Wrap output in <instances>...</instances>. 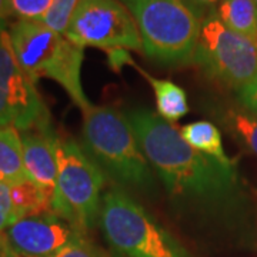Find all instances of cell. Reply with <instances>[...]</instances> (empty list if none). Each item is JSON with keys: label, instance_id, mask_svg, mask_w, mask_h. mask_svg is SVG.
<instances>
[{"label": "cell", "instance_id": "17", "mask_svg": "<svg viewBox=\"0 0 257 257\" xmlns=\"http://www.w3.org/2000/svg\"><path fill=\"white\" fill-rule=\"evenodd\" d=\"M77 5L79 0H53L49 12L40 22L57 33L64 35L77 9Z\"/></svg>", "mask_w": 257, "mask_h": 257}, {"label": "cell", "instance_id": "5", "mask_svg": "<svg viewBox=\"0 0 257 257\" xmlns=\"http://www.w3.org/2000/svg\"><path fill=\"white\" fill-rule=\"evenodd\" d=\"M138 25L143 52L165 64L193 60L202 20L182 0H120Z\"/></svg>", "mask_w": 257, "mask_h": 257}, {"label": "cell", "instance_id": "18", "mask_svg": "<svg viewBox=\"0 0 257 257\" xmlns=\"http://www.w3.org/2000/svg\"><path fill=\"white\" fill-rule=\"evenodd\" d=\"M52 3L53 0H8L9 16L19 20H42Z\"/></svg>", "mask_w": 257, "mask_h": 257}, {"label": "cell", "instance_id": "27", "mask_svg": "<svg viewBox=\"0 0 257 257\" xmlns=\"http://www.w3.org/2000/svg\"><path fill=\"white\" fill-rule=\"evenodd\" d=\"M15 257H18V256H16V254H15Z\"/></svg>", "mask_w": 257, "mask_h": 257}, {"label": "cell", "instance_id": "11", "mask_svg": "<svg viewBox=\"0 0 257 257\" xmlns=\"http://www.w3.org/2000/svg\"><path fill=\"white\" fill-rule=\"evenodd\" d=\"M20 138L23 145V162L26 176L52 203L57 180L56 132H53L49 124L20 132Z\"/></svg>", "mask_w": 257, "mask_h": 257}, {"label": "cell", "instance_id": "19", "mask_svg": "<svg viewBox=\"0 0 257 257\" xmlns=\"http://www.w3.org/2000/svg\"><path fill=\"white\" fill-rule=\"evenodd\" d=\"M49 257H107L100 247H97L92 240L83 233L74 237L72 241L64 244Z\"/></svg>", "mask_w": 257, "mask_h": 257}, {"label": "cell", "instance_id": "8", "mask_svg": "<svg viewBox=\"0 0 257 257\" xmlns=\"http://www.w3.org/2000/svg\"><path fill=\"white\" fill-rule=\"evenodd\" d=\"M64 36L83 49L143 50L138 25L120 0H79Z\"/></svg>", "mask_w": 257, "mask_h": 257}, {"label": "cell", "instance_id": "15", "mask_svg": "<svg viewBox=\"0 0 257 257\" xmlns=\"http://www.w3.org/2000/svg\"><path fill=\"white\" fill-rule=\"evenodd\" d=\"M216 13L230 30L257 43V5L254 0H223Z\"/></svg>", "mask_w": 257, "mask_h": 257}, {"label": "cell", "instance_id": "2", "mask_svg": "<svg viewBox=\"0 0 257 257\" xmlns=\"http://www.w3.org/2000/svg\"><path fill=\"white\" fill-rule=\"evenodd\" d=\"M9 35L20 67L33 82L52 79L80 110L92 106L82 86L83 47L40 20H18L9 28Z\"/></svg>", "mask_w": 257, "mask_h": 257}, {"label": "cell", "instance_id": "14", "mask_svg": "<svg viewBox=\"0 0 257 257\" xmlns=\"http://www.w3.org/2000/svg\"><path fill=\"white\" fill-rule=\"evenodd\" d=\"M138 70L146 77L147 82L152 84L155 90L157 114L160 117H163L169 123H173L189 113L187 94L180 86H177L176 83L170 80L157 79L155 76L145 73L140 67Z\"/></svg>", "mask_w": 257, "mask_h": 257}, {"label": "cell", "instance_id": "6", "mask_svg": "<svg viewBox=\"0 0 257 257\" xmlns=\"http://www.w3.org/2000/svg\"><path fill=\"white\" fill-rule=\"evenodd\" d=\"M99 223L111 248L124 257H190L145 207L120 189L104 193Z\"/></svg>", "mask_w": 257, "mask_h": 257}, {"label": "cell", "instance_id": "13", "mask_svg": "<svg viewBox=\"0 0 257 257\" xmlns=\"http://www.w3.org/2000/svg\"><path fill=\"white\" fill-rule=\"evenodd\" d=\"M180 135L197 152H200L213 160L219 162L223 166L234 167L231 159L224 152L220 130L213 123L207 121V120L189 123V124L182 127Z\"/></svg>", "mask_w": 257, "mask_h": 257}, {"label": "cell", "instance_id": "24", "mask_svg": "<svg viewBox=\"0 0 257 257\" xmlns=\"http://www.w3.org/2000/svg\"><path fill=\"white\" fill-rule=\"evenodd\" d=\"M10 247L8 244V239H6V234L5 233H0V254L2 253H6L9 251Z\"/></svg>", "mask_w": 257, "mask_h": 257}, {"label": "cell", "instance_id": "16", "mask_svg": "<svg viewBox=\"0 0 257 257\" xmlns=\"http://www.w3.org/2000/svg\"><path fill=\"white\" fill-rule=\"evenodd\" d=\"M227 126L233 135L240 139L248 150L257 156V116L248 110L230 109L226 113Z\"/></svg>", "mask_w": 257, "mask_h": 257}, {"label": "cell", "instance_id": "21", "mask_svg": "<svg viewBox=\"0 0 257 257\" xmlns=\"http://www.w3.org/2000/svg\"><path fill=\"white\" fill-rule=\"evenodd\" d=\"M197 18L203 20L210 13H214L223 0H182Z\"/></svg>", "mask_w": 257, "mask_h": 257}, {"label": "cell", "instance_id": "3", "mask_svg": "<svg viewBox=\"0 0 257 257\" xmlns=\"http://www.w3.org/2000/svg\"><path fill=\"white\" fill-rule=\"evenodd\" d=\"M83 150L120 183L138 189L153 184L150 163L139 145L127 116L111 106H90L83 111Z\"/></svg>", "mask_w": 257, "mask_h": 257}, {"label": "cell", "instance_id": "10", "mask_svg": "<svg viewBox=\"0 0 257 257\" xmlns=\"http://www.w3.org/2000/svg\"><path fill=\"white\" fill-rule=\"evenodd\" d=\"M5 234L10 250L16 256L49 257L83 233L56 213L47 210L19 219Z\"/></svg>", "mask_w": 257, "mask_h": 257}, {"label": "cell", "instance_id": "23", "mask_svg": "<svg viewBox=\"0 0 257 257\" xmlns=\"http://www.w3.org/2000/svg\"><path fill=\"white\" fill-rule=\"evenodd\" d=\"M9 18V6L8 0H0V25L5 23V19Z\"/></svg>", "mask_w": 257, "mask_h": 257}, {"label": "cell", "instance_id": "20", "mask_svg": "<svg viewBox=\"0 0 257 257\" xmlns=\"http://www.w3.org/2000/svg\"><path fill=\"white\" fill-rule=\"evenodd\" d=\"M18 220L19 217L12 199L10 184L0 182V233H5Z\"/></svg>", "mask_w": 257, "mask_h": 257}, {"label": "cell", "instance_id": "22", "mask_svg": "<svg viewBox=\"0 0 257 257\" xmlns=\"http://www.w3.org/2000/svg\"><path fill=\"white\" fill-rule=\"evenodd\" d=\"M239 99L246 110L257 116V77L248 86L239 90Z\"/></svg>", "mask_w": 257, "mask_h": 257}, {"label": "cell", "instance_id": "25", "mask_svg": "<svg viewBox=\"0 0 257 257\" xmlns=\"http://www.w3.org/2000/svg\"><path fill=\"white\" fill-rule=\"evenodd\" d=\"M0 257H15V253H13L12 250H9V251H6V253H2Z\"/></svg>", "mask_w": 257, "mask_h": 257}, {"label": "cell", "instance_id": "12", "mask_svg": "<svg viewBox=\"0 0 257 257\" xmlns=\"http://www.w3.org/2000/svg\"><path fill=\"white\" fill-rule=\"evenodd\" d=\"M25 180H28V176L20 132L10 126L0 127V182L13 186Z\"/></svg>", "mask_w": 257, "mask_h": 257}, {"label": "cell", "instance_id": "26", "mask_svg": "<svg viewBox=\"0 0 257 257\" xmlns=\"http://www.w3.org/2000/svg\"><path fill=\"white\" fill-rule=\"evenodd\" d=\"M254 2H256V5H257V0H254Z\"/></svg>", "mask_w": 257, "mask_h": 257}, {"label": "cell", "instance_id": "7", "mask_svg": "<svg viewBox=\"0 0 257 257\" xmlns=\"http://www.w3.org/2000/svg\"><path fill=\"white\" fill-rule=\"evenodd\" d=\"M193 62L239 92L257 77V43L230 30L214 12L202 20Z\"/></svg>", "mask_w": 257, "mask_h": 257}, {"label": "cell", "instance_id": "4", "mask_svg": "<svg viewBox=\"0 0 257 257\" xmlns=\"http://www.w3.org/2000/svg\"><path fill=\"white\" fill-rule=\"evenodd\" d=\"M57 180L50 210L82 233L97 223L101 210L103 170L70 138L56 133Z\"/></svg>", "mask_w": 257, "mask_h": 257}, {"label": "cell", "instance_id": "1", "mask_svg": "<svg viewBox=\"0 0 257 257\" xmlns=\"http://www.w3.org/2000/svg\"><path fill=\"white\" fill-rule=\"evenodd\" d=\"M147 162L173 196L197 202L221 203L236 189L234 167L223 166L197 152L155 111L136 109L127 113Z\"/></svg>", "mask_w": 257, "mask_h": 257}, {"label": "cell", "instance_id": "9", "mask_svg": "<svg viewBox=\"0 0 257 257\" xmlns=\"http://www.w3.org/2000/svg\"><path fill=\"white\" fill-rule=\"evenodd\" d=\"M49 124V111L36 83L20 67L9 30L0 25V127L25 132Z\"/></svg>", "mask_w": 257, "mask_h": 257}]
</instances>
